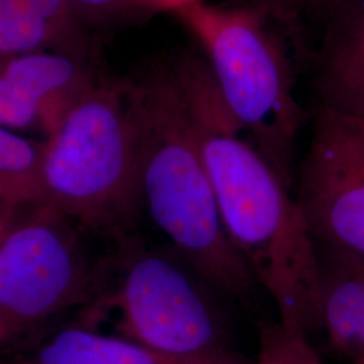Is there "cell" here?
I'll return each mask as SVG.
<instances>
[{
    "mask_svg": "<svg viewBox=\"0 0 364 364\" xmlns=\"http://www.w3.org/2000/svg\"><path fill=\"white\" fill-rule=\"evenodd\" d=\"M173 65L228 239L273 301L278 321L309 338L320 329L317 262L296 196L230 112L204 57L180 53Z\"/></svg>",
    "mask_w": 364,
    "mask_h": 364,
    "instance_id": "1",
    "label": "cell"
},
{
    "mask_svg": "<svg viewBox=\"0 0 364 364\" xmlns=\"http://www.w3.org/2000/svg\"><path fill=\"white\" fill-rule=\"evenodd\" d=\"M138 119L136 192L141 220L235 304L262 291L228 239L195 120L171 57L131 76Z\"/></svg>",
    "mask_w": 364,
    "mask_h": 364,
    "instance_id": "2",
    "label": "cell"
},
{
    "mask_svg": "<svg viewBox=\"0 0 364 364\" xmlns=\"http://www.w3.org/2000/svg\"><path fill=\"white\" fill-rule=\"evenodd\" d=\"M204 53L221 97L278 177L293 191L302 109L296 97L299 21L278 0L174 14Z\"/></svg>",
    "mask_w": 364,
    "mask_h": 364,
    "instance_id": "3",
    "label": "cell"
},
{
    "mask_svg": "<svg viewBox=\"0 0 364 364\" xmlns=\"http://www.w3.org/2000/svg\"><path fill=\"white\" fill-rule=\"evenodd\" d=\"M132 78L100 73L45 142L42 203L111 245L138 235Z\"/></svg>",
    "mask_w": 364,
    "mask_h": 364,
    "instance_id": "4",
    "label": "cell"
},
{
    "mask_svg": "<svg viewBox=\"0 0 364 364\" xmlns=\"http://www.w3.org/2000/svg\"><path fill=\"white\" fill-rule=\"evenodd\" d=\"M232 302L177 250L138 235L114 246L108 284L96 304L119 314L123 338L189 360L243 362L228 348Z\"/></svg>",
    "mask_w": 364,
    "mask_h": 364,
    "instance_id": "5",
    "label": "cell"
},
{
    "mask_svg": "<svg viewBox=\"0 0 364 364\" xmlns=\"http://www.w3.org/2000/svg\"><path fill=\"white\" fill-rule=\"evenodd\" d=\"M92 237L97 236L45 204L18 219L0 242V341L99 301L112 251L95 255Z\"/></svg>",
    "mask_w": 364,
    "mask_h": 364,
    "instance_id": "6",
    "label": "cell"
},
{
    "mask_svg": "<svg viewBox=\"0 0 364 364\" xmlns=\"http://www.w3.org/2000/svg\"><path fill=\"white\" fill-rule=\"evenodd\" d=\"M296 200L313 239L364 254V122L318 108Z\"/></svg>",
    "mask_w": 364,
    "mask_h": 364,
    "instance_id": "7",
    "label": "cell"
},
{
    "mask_svg": "<svg viewBox=\"0 0 364 364\" xmlns=\"http://www.w3.org/2000/svg\"><path fill=\"white\" fill-rule=\"evenodd\" d=\"M313 64L320 107L364 120V0H348L326 18Z\"/></svg>",
    "mask_w": 364,
    "mask_h": 364,
    "instance_id": "8",
    "label": "cell"
},
{
    "mask_svg": "<svg viewBox=\"0 0 364 364\" xmlns=\"http://www.w3.org/2000/svg\"><path fill=\"white\" fill-rule=\"evenodd\" d=\"M320 329L350 360L364 358V254L313 239Z\"/></svg>",
    "mask_w": 364,
    "mask_h": 364,
    "instance_id": "9",
    "label": "cell"
},
{
    "mask_svg": "<svg viewBox=\"0 0 364 364\" xmlns=\"http://www.w3.org/2000/svg\"><path fill=\"white\" fill-rule=\"evenodd\" d=\"M0 68L39 105L42 127L49 135L68 107L100 73L90 55L41 50L0 58Z\"/></svg>",
    "mask_w": 364,
    "mask_h": 364,
    "instance_id": "10",
    "label": "cell"
},
{
    "mask_svg": "<svg viewBox=\"0 0 364 364\" xmlns=\"http://www.w3.org/2000/svg\"><path fill=\"white\" fill-rule=\"evenodd\" d=\"M31 364H252L173 358L126 338L107 336L87 328H63L45 338Z\"/></svg>",
    "mask_w": 364,
    "mask_h": 364,
    "instance_id": "11",
    "label": "cell"
},
{
    "mask_svg": "<svg viewBox=\"0 0 364 364\" xmlns=\"http://www.w3.org/2000/svg\"><path fill=\"white\" fill-rule=\"evenodd\" d=\"M41 50L90 55L53 25L31 0H0V58Z\"/></svg>",
    "mask_w": 364,
    "mask_h": 364,
    "instance_id": "12",
    "label": "cell"
},
{
    "mask_svg": "<svg viewBox=\"0 0 364 364\" xmlns=\"http://www.w3.org/2000/svg\"><path fill=\"white\" fill-rule=\"evenodd\" d=\"M43 161L45 142L0 126V193L10 208L42 203Z\"/></svg>",
    "mask_w": 364,
    "mask_h": 364,
    "instance_id": "13",
    "label": "cell"
},
{
    "mask_svg": "<svg viewBox=\"0 0 364 364\" xmlns=\"http://www.w3.org/2000/svg\"><path fill=\"white\" fill-rule=\"evenodd\" d=\"M252 364H323L308 336L279 321L260 328L259 350Z\"/></svg>",
    "mask_w": 364,
    "mask_h": 364,
    "instance_id": "14",
    "label": "cell"
},
{
    "mask_svg": "<svg viewBox=\"0 0 364 364\" xmlns=\"http://www.w3.org/2000/svg\"><path fill=\"white\" fill-rule=\"evenodd\" d=\"M39 123V105L0 68V126L10 130H23Z\"/></svg>",
    "mask_w": 364,
    "mask_h": 364,
    "instance_id": "15",
    "label": "cell"
},
{
    "mask_svg": "<svg viewBox=\"0 0 364 364\" xmlns=\"http://www.w3.org/2000/svg\"><path fill=\"white\" fill-rule=\"evenodd\" d=\"M84 21L92 16L99 21L129 18L141 13H153L142 0H68Z\"/></svg>",
    "mask_w": 364,
    "mask_h": 364,
    "instance_id": "16",
    "label": "cell"
},
{
    "mask_svg": "<svg viewBox=\"0 0 364 364\" xmlns=\"http://www.w3.org/2000/svg\"><path fill=\"white\" fill-rule=\"evenodd\" d=\"M287 13L296 16L299 22L305 15L326 18L348 0H278Z\"/></svg>",
    "mask_w": 364,
    "mask_h": 364,
    "instance_id": "17",
    "label": "cell"
},
{
    "mask_svg": "<svg viewBox=\"0 0 364 364\" xmlns=\"http://www.w3.org/2000/svg\"><path fill=\"white\" fill-rule=\"evenodd\" d=\"M142 1L153 13L161 11V13L177 14L183 7L198 0H142Z\"/></svg>",
    "mask_w": 364,
    "mask_h": 364,
    "instance_id": "18",
    "label": "cell"
},
{
    "mask_svg": "<svg viewBox=\"0 0 364 364\" xmlns=\"http://www.w3.org/2000/svg\"><path fill=\"white\" fill-rule=\"evenodd\" d=\"M18 221L16 209L0 208V242Z\"/></svg>",
    "mask_w": 364,
    "mask_h": 364,
    "instance_id": "19",
    "label": "cell"
},
{
    "mask_svg": "<svg viewBox=\"0 0 364 364\" xmlns=\"http://www.w3.org/2000/svg\"><path fill=\"white\" fill-rule=\"evenodd\" d=\"M0 208H7V209H14L10 208L7 204H6V201H4V198H3V196L0 193Z\"/></svg>",
    "mask_w": 364,
    "mask_h": 364,
    "instance_id": "20",
    "label": "cell"
},
{
    "mask_svg": "<svg viewBox=\"0 0 364 364\" xmlns=\"http://www.w3.org/2000/svg\"><path fill=\"white\" fill-rule=\"evenodd\" d=\"M350 364H364V358H362V359H356V360H352Z\"/></svg>",
    "mask_w": 364,
    "mask_h": 364,
    "instance_id": "21",
    "label": "cell"
},
{
    "mask_svg": "<svg viewBox=\"0 0 364 364\" xmlns=\"http://www.w3.org/2000/svg\"><path fill=\"white\" fill-rule=\"evenodd\" d=\"M203 1H212V0H203Z\"/></svg>",
    "mask_w": 364,
    "mask_h": 364,
    "instance_id": "22",
    "label": "cell"
},
{
    "mask_svg": "<svg viewBox=\"0 0 364 364\" xmlns=\"http://www.w3.org/2000/svg\"><path fill=\"white\" fill-rule=\"evenodd\" d=\"M363 122H364V120H363Z\"/></svg>",
    "mask_w": 364,
    "mask_h": 364,
    "instance_id": "23",
    "label": "cell"
}]
</instances>
